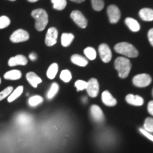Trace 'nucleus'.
<instances>
[{
	"label": "nucleus",
	"instance_id": "8",
	"mask_svg": "<svg viewBox=\"0 0 153 153\" xmlns=\"http://www.w3.org/2000/svg\"><path fill=\"white\" fill-rule=\"evenodd\" d=\"M107 14L111 24H116L120 19V11L117 6L111 4L107 8Z\"/></svg>",
	"mask_w": 153,
	"mask_h": 153
},
{
	"label": "nucleus",
	"instance_id": "11",
	"mask_svg": "<svg viewBox=\"0 0 153 153\" xmlns=\"http://www.w3.org/2000/svg\"><path fill=\"white\" fill-rule=\"evenodd\" d=\"M90 112L91 117L97 123H101L104 120V114L101 108L97 105H92L91 106Z\"/></svg>",
	"mask_w": 153,
	"mask_h": 153
},
{
	"label": "nucleus",
	"instance_id": "29",
	"mask_svg": "<svg viewBox=\"0 0 153 153\" xmlns=\"http://www.w3.org/2000/svg\"><path fill=\"white\" fill-rule=\"evenodd\" d=\"M60 77L63 82L68 83V82H69L72 79V74L70 70H64L61 72Z\"/></svg>",
	"mask_w": 153,
	"mask_h": 153
},
{
	"label": "nucleus",
	"instance_id": "38",
	"mask_svg": "<svg viewBox=\"0 0 153 153\" xmlns=\"http://www.w3.org/2000/svg\"><path fill=\"white\" fill-rule=\"evenodd\" d=\"M27 1H29V2L33 3V2H36V1H38V0H27Z\"/></svg>",
	"mask_w": 153,
	"mask_h": 153
},
{
	"label": "nucleus",
	"instance_id": "4",
	"mask_svg": "<svg viewBox=\"0 0 153 153\" xmlns=\"http://www.w3.org/2000/svg\"><path fill=\"white\" fill-rule=\"evenodd\" d=\"M152 82V78L148 74H140L135 75L133 79V83L135 87H146L150 85Z\"/></svg>",
	"mask_w": 153,
	"mask_h": 153
},
{
	"label": "nucleus",
	"instance_id": "1",
	"mask_svg": "<svg viewBox=\"0 0 153 153\" xmlns=\"http://www.w3.org/2000/svg\"><path fill=\"white\" fill-rule=\"evenodd\" d=\"M114 66L120 78L125 79L128 76L131 70V63L128 59L124 57H118L115 60Z\"/></svg>",
	"mask_w": 153,
	"mask_h": 153
},
{
	"label": "nucleus",
	"instance_id": "2",
	"mask_svg": "<svg viewBox=\"0 0 153 153\" xmlns=\"http://www.w3.org/2000/svg\"><path fill=\"white\" fill-rule=\"evenodd\" d=\"M31 16L36 19L35 27L38 31L45 29L48 23V15L43 9H37L31 12Z\"/></svg>",
	"mask_w": 153,
	"mask_h": 153
},
{
	"label": "nucleus",
	"instance_id": "23",
	"mask_svg": "<svg viewBox=\"0 0 153 153\" xmlns=\"http://www.w3.org/2000/svg\"><path fill=\"white\" fill-rule=\"evenodd\" d=\"M51 2L53 4V9L57 11H62L66 7V0H51Z\"/></svg>",
	"mask_w": 153,
	"mask_h": 153
},
{
	"label": "nucleus",
	"instance_id": "31",
	"mask_svg": "<svg viewBox=\"0 0 153 153\" xmlns=\"http://www.w3.org/2000/svg\"><path fill=\"white\" fill-rule=\"evenodd\" d=\"M74 86H75V87L76 88V90L77 91H83L87 89V82L84 81V80L79 79L75 82V83H74Z\"/></svg>",
	"mask_w": 153,
	"mask_h": 153
},
{
	"label": "nucleus",
	"instance_id": "5",
	"mask_svg": "<svg viewBox=\"0 0 153 153\" xmlns=\"http://www.w3.org/2000/svg\"><path fill=\"white\" fill-rule=\"evenodd\" d=\"M29 33L24 29H18L11 34L10 36V41L12 43H18L25 42L29 39Z\"/></svg>",
	"mask_w": 153,
	"mask_h": 153
},
{
	"label": "nucleus",
	"instance_id": "9",
	"mask_svg": "<svg viewBox=\"0 0 153 153\" xmlns=\"http://www.w3.org/2000/svg\"><path fill=\"white\" fill-rule=\"evenodd\" d=\"M99 53L101 60L105 63L109 62L112 58V53L109 46L106 43H102L99 47Z\"/></svg>",
	"mask_w": 153,
	"mask_h": 153
},
{
	"label": "nucleus",
	"instance_id": "39",
	"mask_svg": "<svg viewBox=\"0 0 153 153\" xmlns=\"http://www.w3.org/2000/svg\"><path fill=\"white\" fill-rule=\"evenodd\" d=\"M9 1H15L16 0H9Z\"/></svg>",
	"mask_w": 153,
	"mask_h": 153
},
{
	"label": "nucleus",
	"instance_id": "40",
	"mask_svg": "<svg viewBox=\"0 0 153 153\" xmlns=\"http://www.w3.org/2000/svg\"><path fill=\"white\" fill-rule=\"evenodd\" d=\"M1 78H0V84H1Z\"/></svg>",
	"mask_w": 153,
	"mask_h": 153
},
{
	"label": "nucleus",
	"instance_id": "33",
	"mask_svg": "<svg viewBox=\"0 0 153 153\" xmlns=\"http://www.w3.org/2000/svg\"><path fill=\"white\" fill-rule=\"evenodd\" d=\"M139 131L141 133L143 134V135H144L145 136L147 137V138H148L149 140H150L151 141H152L153 142V135L151 134V133H149V132L146 131L145 129H143V128H140Z\"/></svg>",
	"mask_w": 153,
	"mask_h": 153
},
{
	"label": "nucleus",
	"instance_id": "10",
	"mask_svg": "<svg viewBox=\"0 0 153 153\" xmlns=\"http://www.w3.org/2000/svg\"><path fill=\"white\" fill-rule=\"evenodd\" d=\"M58 31L55 27H51L48 30L46 36H45V43L48 46H53L57 43Z\"/></svg>",
	"mask_w": 153,
	"mask_h": 153
},
{
	"label": "nucleus",
	"instance_id": "16",
	"mask_svg": "<svg viewBox=\"0 0 153 153\" xmlns=\"http://www.w3.org/2000/svg\"><path fill=\"white\" fill-rule=\"evenodd\" d=\"M139 16L145 22H152L153 21V9L149 8L140 9L139 11Z\"/></svg>",
	"mask_w": 153,
	"mask_h": 153
},
{
	"label": "nucleus",
	"instance_id": "12",
	"mask_svg": "<svg viewBox=\"0 0 153 153\" xmlns=\"http://www.w3.org/2000/svg\"><path fill=\"white\" fill-rule=\"evenodd\" d=\"M28 63V60L24 55H17L16 56L11 57L8 61V65L10 67L16 65H26Z\"/></svg>",
	"mask_w": 153,
	"mask_h": 153
},
{
	"label": "nucleus",
	"instance_id": "6",
	"mask_svg": "<svg viewBox=\"0 0 153 153\" xmlns=\"http://www.w3.org/2000/svg\"><path fill=\"white\" fill-rule=\"evenodd\" d=\"M73 22L81 28H85L87 26V20L80 11L74 10L70 14Z\"/></svg>",
	"mask_w": 153,
	"mask_h": 153
},
{
	"label": "nucleus",
	"instance_id": "18",
	"mask_svg": "<svg viewBox=\"0 0 153 153\" xmlns=\"http://www.w3.org/2000/svg\"><path fill=\"white\" fill-rule=\"evenodd\" d=\"M125 24L129 28V29L133 32H137L140 29V26L139 23L133 18H130V17L126 18L125 19Z\"/></svg>",
	"mask_w": 153,
	"mask_h": 153
},
{
	"label": "nucleus",
	"instance_id": "28",
	"mask_svg": "<svg viewBox=\"0 0 153 153\" xmlns=\"http://www.w3.org/2000/svg\"><path fill=\"white\" fill-rule=\"evenodd\" d=\"M143 129L149 132V133H153V118H147L145 120L144 125H143Z\"/></svg>",
	"mask_w": 153,
	"mask_h": 153
},
{
	"label": "nucleus",
	"instance_id": "15",
	"mask_svg": "<svg viewBox=\"0 0 153 153\" xmlns=\"http://www.w3.org/2000/svg\"><path fill=\"white\" fill-rule=\"evenodd\" d=\"M26 79L29 82V84L32 87L36 88L40 83L42 82V79L36 74L35 72H30L26 74Z\"/></svg>",
	"mask_w": 153,
	"mask_h": 153
},
{
	"label": "nucleus",
	"instance_id": "32",
	"mask_svg": "<svg viewBox=\"0 0 153 153\" xmlns=\"http://www.w3.org/2000/svg\"><path fill=\"white\" fill-rule=\"evenodd\" d=\"M13 90H14V88L12 87H8L4 89L3 91H1L0 92V101L3 100L6 97H8L9 95L12 92Z\"/></svg>",
	"mask_w": 153,
	"mask_h": 153
},
{
	"label": "nucleus",
	"instance_id": "26",
	"mask_svg": "<svg viewBox=\"0 0 153 153\" xmlns=\"http://www.w3.org/2000/svg\"><path fill=\"white\" fill-rule=\"evenodd\" d=\"M43 97H41V96L36 95L33 96V97H30L29 99H28V104L30 105V106L34 107L38 106V105L41 104V103H43Z\"/></svg>",
	"mask_w": 153,
	"mask_h": 153
},
{
	"label": "nucleus",
	"instance_id": "22",
	"mask_svg": "<svg viewBox=\"0 0 153 153\" xmlns=\"http://www.w3.org/2000/svg\"><path fill=\"white\" fill-rule=\"evenodd\" d=\"M57 72H58V65L57 63H53L48 69L46 75L48 79H53L56 76Z\"/></svg>",
	"mask_w": 153,
	"mask_h": 153
},
{
	"label": "nucleus",
	"instance_id": "7",
	"mask_svg": "<svg viewBox=\"0 0 153 153\" xmlns=\"http://www.w3.org/2000/svg\"><path fill=\"white\" fill-rule=\"evenodd\" d=\"M86 90L89 97L95 98L99 94V82L96 78H91L87 82V87Z\"/></svg>",
	"mask_w": 153,
	"mask_h": 153
},
{
	"label": "nucleus",
	"instance_id": "37",
	"mask_svg": "<svg viewBox=\"0 0 153 153\" xmlns=\"http://www.w3.org/2000/svg\"><path fill=\"white\" fill-rule=\"evenodd\" d=\"M72 1H74V2H76V3H82L83 2V1H85V0H71Z\"/></svg>",
	"mask_w": 153,
	"mask_h": 153
},
{
	"label": "nucleus",
	"instance_id": "19",
	"mask_svg": "<svg viewBox=\"0 0 153 153\" xmlns=\"http://www.w3.org/2000/svg\"><path fill=\"white\" fill-rule=\"evenodd\" d=\"M22 74L20 70H10V71L6 72L4 75V77L6 79L9 80H17L19 79L22 77Z\"/></svg>",
	"mask_w": 153,
	"mask_h": 153
},
{
	"label": "nucleus",
	"instance_id": "41",
	"mask_svg": "<svg viewBox=\"0 0 153 153\" xmlns=\"http://www.w3.org/2000/svg\"><path fill=\"white\" fill-rule=\"evenodd\" d=\"M152 97H153V89H152Z\"/></svg>",
	"mask_w": 153,
	"mask_h": 153
},
{
	"label": "nucleus",
	"instance_id": "21",
	"mask_svg": "<svg viewBox=\"0 0 153 153\" xmlns=\"http://www.w3.org/2000/svg\"><path fill=\"white\" fill-rule=\"evenodd\" d=\"M74 36L72 33H64L61 36V43L63 47H68L73 41Z\"/></svg>",
	"mask_w": 153,
	"mask_h": 153
},
{
	"label": "nucleus",
	"instance_id": "35",
	"mask_svg": "<svg viewBox=\"0 0 153 153\" xmlns=\"http://www.w3.org/2000/svg\"><path fill=\"white\" fill-rule=\"evenodd\" d=\"M148 111L149 114L153 116V101H150L148 105Z\"/></svg>",
	"mask_w": 153,
	"mask_h": 153
},
{
	"label": "nucleus",
	"instance_id": "24",
	"mask_svg": "<svg viewBox=\"0 0 153 153\" xmlns=\"http://www.w3.org/2000/svg\"><path fill=\"white\" fill-rule=\"evenodd\" d=\"M84 53H85V56L87 58L90 60H95L97 57V52H96L95 49L92 47H87L84 50Z\"/></svg>",
	"mask_w": 153,
	"mask_h": 153
},
{
	"label": "nucleus",
	"instance_id": "3",
	"mask_svg": "<svg viewBox=\"0 0 153 153\" xmlns=\"http://www.w3.org/2000/svg\"><path fill=\"white\" fill-rule=\"evenodd\" d=\"M114 50L116 53L128 57H136L138 56V51L131 43L122 42L115 45Z\"/></svg>",
	"mask_w": 153,
	"mask_h": 153
},
{
	"label": "nucleus",
	"instance_id": "27",
	"mask_svg": "<svg viewBox=\"0 0 153 153\" xmlns=\"http://www.w3.org/2000/svg\"><path fill=\"white\" fill-rule=\"evenodd\" d=\"M92 8L97 11H100L104 9V0H91Z\"/></svg>",
	"mask_w": 153,
	"mask_h": 153
},
{
	"label": "nucleus",
	"instance_id": "13",
	"mask_svg": "<svg viewBox=\"0 0 153 153\" xmlns=\"http://www.w3.org/2000/svg\"><path fill=\"white\" fill-rule=\"evenodd\" d=\"M126 101L128 104L135 106H140L144 104V99L139 95L129 94L126 97Z\"/></svg>",
	"mask_w": 153,
	"mask_h": 153
},
{
	"label": "nucleus",
	"instance_id": "20",
	"mask_svg": "<svg viewBox=\"0 0 153 153\" xmlns=\"http://www.w3.org/2000/svg\"><path fill=\"white\" fill-rule=\"evenodd\" d=\"M23 91H24V87L23 86H19L16 89L13 90L12 92L9 95L8 98H7V101L11 103L16 100L17 98H19L22 94Z\"/></svg>",
	"mask_w": 153,
	"mask_h": 153
},
{
	"label": "nucleus",
	"instance_id": "36",
	"mask_svg": "<svg viewBox=\"0 0 153 153\" xmlns=\"http://www.w3.org/2000/svg\"><path fill=\"white\" fill-rule=\"evenodd\" d=\"M29 58H30V60L32 61L36 60V59H37V55H36L35 53H30V54L29 55Z\"/></svg>",
	"mask_w": 153,
	"mask_h": 153
},
{
	"label": "nucleus",
	"instance_id": "14",
	"mask_svg": "<svg viewBox=\"0 0 153 153\" xmlns=\"http://www.w3.org/2000/svg\"><path fill=\"white\" fill-rule=\"evenodd\" d=\"M101 100L107 106H115L117 104V101L108 91H104L101 94Z\"/></svg>",
	"mask_w": 153,
	"mask_h": 153
},
{
	"label": "nucleus",
	"instance_id": "30",
	"mask_svg": "<svg viewBox=\"0 0 153 153\" xmlns=\"http://www.w3.org/2000/svg\"><path fill=\"white\" fill-rule=\"evenodd\" d=\"M11 20L8 16H0V29L5 28L10 25Z\"/></svg>",
	"mask_w": 153,
	"mask_h": 153
},
{
	"label": "nucleus",
	"instance_id": "17",
	"mask_svg": "<svg viewBox=\"0 0 153 153\" xmlns=\"http://www.w3.org/2000/svg\"><path fill=\"white\" fill-rule=\"evenodd\" d=\"M71 61L73 64L79 67H86L88 65V60L87 58L78 54L72 55L71 57Z\"/></svg>",
	"mask_w": 153,
	"mask_h": 153
},
{
	"label": "nucleus",
	"instance_id": "34",
	"mask_svg": "<svg viewBox=\"0 0 153 153\" xmlns=\"http://www.w3.org/2000/svg\"><path fill=\"white\" fill-rule=\"evenodd\" d=\"M148 36L149 41H150V44L153 46V28H151L150 30H149Z\"/></svg>",
	"mask_w": 153,
	"mask_h": 153
},
{
	"label": "nucleus",
	"instance_id": "25",
	"mask_svg": "<svg viewBox=\"0 0 153 153\" xmlns=\"http://www.w3.org/2000/svg\"><path fill=\"white\" fill-rule=\"evenodd\" d=\"M59 91V85H57L56 82L52 84L51 88H50L47 94V98L48 99H52L54 98V97L57 94Z\"/></svg>",
	"mask_w": 153,
	"mask_h": 153
}]
</instances>
